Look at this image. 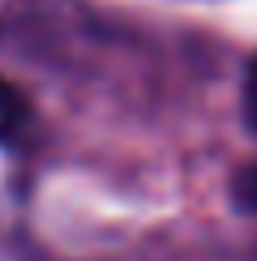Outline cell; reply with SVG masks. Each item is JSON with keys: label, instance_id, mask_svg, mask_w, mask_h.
I'll return each mask as SVG.
<instances>
[{"label": "cell", "instance_id": "6da1fadb", "mask_svg": "<svg viewBox=\"0 0 257 261\" xmlns=\"http://www.w3.org/2000/svg\"><path fill=\"white\" fill-rule=\"evenodd\" d=\"M35 124V107L13 82L0 77V146H17Z\"/></svg>", "mask_w": 257, "mask_h": 261}, {"label": "cell", "instance_id": "7a4b0ae2", "mask_svg": "<svg viewBox=\"0 0 257 261\" xmlns=\"http://www.w3.org/2000/svg\"><path fill=\"white\" fill-rule=\"evenodd\" d=\"M232 201L249 214L257 210V163H249V167H240L232 176Z\"/></svg>", "mask_w": 257, "mask_h": 261}, {"label": "cell", "instance_id": "3957f363", "mask_svg": "<svg viewBox=\"0 0 257 261\" xmlns=\"http://www.w3.org/2000/svg\"><path fill=\"white\" fill-rule=\"evenodd\" d=\"M244 124H249V133H257V56L244 73Z\"/></svg>", "mask_w": 257, "mask_h": 261}]
</instances>
